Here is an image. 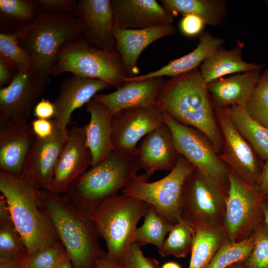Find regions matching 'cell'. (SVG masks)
<instances>
[{"mask_svg": "<svg viewBox=\"0 0 268 268\" xmlns=\"http://www.w3.org/2000/svg\"><path fill=\"white\" fill-rule=\"evenodd\" d=\"M155 104L178 122L194 128L204 134L216 152L222 150V139L207 83L200 70L165 80Z\"/></svg>", "mask_w": 268, "mask_h": 268, "instance_id": "cell-1", "label": "cell"}, {"mask_svg": "<svg viewBox=\"0 0 268 268\" xmlns=\"http://www.w3.org/2000/svg\"><path fill=\"white\" fill-rule=\"evenodd\" d=\"M44 208L51 219L60 241L73 268H94L104 256L99 243L100 234L89 211L66 196L41 190Z\"/></svg>", "mask_w": 268, "mask_h": 268, "instance_id": "cell-2", "label": "cell"}, {"mask_svg": "<svg viewBox=\"0 0 268 268\" xmlns=\"http://www.w3.org/2000/svg\"><path fill=\"white\" fill-rule=\"evenodd\" d=\"M41 191L27 174L16 175L0 170V194L6 200L29 255L60 241L44 208Z\"/></svg>", "mask_w": 268, "mask_h": 268, "instance_id": "cell-3", "label": "cell"}, {"mask_svg": "<svg viewBox=\"0 0 268 268\" xmlns=\"http://www.w3.org/2000/svg\"><path fill=\"white\" fill-rule=\"evenodd\" d=\"M84 29V22L78 17L68 13L42 11L32 22L20 29L19 44L29 57L33 75L45 84L49 83L60 49L82 35Z\"/></svg>", "mask_w": 268, "mask_h": 268, "instance_id": "cell-4", "label": "cell"}, {"mask_svg": "<svg viewBox=\"0 0 268 268\" xmlns=\"http://www.w3.org/2000/svg\"><path fill=\"white\" fill-rule=\"evenodd\" d=\"M140 169L135 154L114 150L75 180L65 196L76 206L89 211L127 186Z\"/></svg>", "mask_w": 268, "mask_h": 268, "instance_id": "cell-5", "label": "cell"}, {"mask_svg": "<svg viewBox=\"0 0 268 268\" xmlns=\"http://www.w3.org/2000/svg\"><path fill=\"white\" fill-rule=\"evenodd\" d=\"M150 206L134 197L117 194L88 211L100 237L106 242L109 258L118 262L134 243L138 222Z\"/></svg>", "mask_w": 268, "mask_h": 268, "instance_id": "cell-6", "label": "cell"}, {"mask_svg": "<svg viewBox=\"0 0 268 268\" xmlns=\"http://www.w3.org/2000/svg\"><path fill=\"white\" fill-rule=\"evenodd\" d=\"M64 72L103 80L117 89L128 77L120 54L96 49L90 45L82 35L64 45L50 75Z\"/></svg>", "mask_w": 268, "mask_h": 268, "instance_id": "cell-7", "label": "cell"}, {"mask_svg": "<svg viewBox=\"0 0 268 268\" xmlns=\"http://www.w3.org/2000/svg\"><path fill=\"white\" fill-rule=\"evenodd\" d=\"M194 169L188 160L179 155L174 168L163 178L148 182L150 175H137L121 192L148 203L159 214L175 224L182 217L181 195L183 185Z\"/></svg>", "mask_w": 268, "mask_h": 268, "instance_id": "cell-8", "label": "cell"}, {"mask_svg": "<svg viewBox=\"0 0 268 268\" xmlns=\"http://www.w3.org/2000/svg\"><path fill=\"white\" fill-rule=\"evenodd\" d=\"M162 111L164 123L171 132L176 150L207 181L218 187H228V168L213 145L201 132L182 124Z\"/></svg>", "mask_w": 268, "mask_h": 268, "instance_id": "cell-9", "label": "cell"}, {"mask_svg": "<svg viewBox=\"0 0 268 268\" xmlns=\"http://www.w3.org/2000/svg\"><path fill=\"white\" fill-rule=\"evenodd\" d=\"M228 178L224 225L229 240L239 242L249 238L264 220L265 198L256 186L244 182L229 168Z\"/></svg>", "mask_w": 268, "mask_h": 268, "instance_id": "cell-10", "label": "cell"}, {"mask_svg": "<svg viewBox=\"0 0 268 268\" xmlns=\"http://www.w3.org/2000/svg\"><path fill=\"white\" fill-rule=\"evenodd\" d=\"M228 188L213 185L194 169L182 189V217L193 226L224 225Z\"/></svg>", "mask_w": 268, "mask_h": 268, "instance_id": "cell-11", "label": "cell"}, {"mask_svg": "<svg viewBox=\"0 0 268 268\" xmlns=\"http://www.w3.org/2000/svg\"><path fill=\"white\" fill-rule=\"evenodd\" d=\"M214 108L222 139V150L219 154L220 159L244 182L256 186L265 161L235 127L228 107Z\"/></svg>", "mask_w": 268, "mask_h": 268, "instance_id": "cell-12", "label": "cell"}, {"mask_svg": "<svg viewBox=\"0 0 268 268\" xmlns=\"http://www.w3.org/2000/svg\"><path fill=\"white\" fill-rule=\"evenodd\" d=\"M164 123L162 111L156 105L120 111L112 117V143L115 151L136 153L138 142Z\"/></svg>", "mask_w": 268, "mask_h": 268, "instance_id": "cell-13", "label": "cell"}, {"mask_svg": "<svg viewBox=\"0 0 268 268\" xmlns=\"http://www.w3.org/2000/svg\"><path fill=\"white\" fill-rule=\"evenodd\" d=\"M92 157L86 140L85 125L74 126L57 162L52 182L47 190L65 194L71 184L91 166Z\"/></svg>", "mask_w": 268, "mask_h": 268, "instance_id": "cell-14", "label": "cell"}, {"mask_svg": "<svg viewBox=\"0 0 268 268\" xmlns=\"http://www.w3.org/2000/svg\"><path fill=\"white\" fill-rule=\"evenodd\" d=\"M46 86L30 68L18 69L10 84L0 89V128L12 119H27Z\"/></svg>", "mask_w": 268, "mask_h": 268, "instance_id": "cell-15", "label": "cell"}, {"mask_svg": "<svg viewBox=\"0 0 268 268\" xmlns=\"http://www.w3.org/2000/svg\"><path fill=\"white\" fill-rule=\"evenodd\" d=\"M55 122V130L51 136L46 138L34 136L23 171L40 190H47L50 186L57 162L68 138L67 129Z\"/></svg>", "mask_w": 268, "mask_h": 268, "instance_id": "cell-16", "label": "cell"}, {"mask_svg": "<svg viewBox=\"0 0 268 268\" xmlns=\"http://www.w3.org/2000/svg\"><path fill=\"white\" fill-rule=\"evenodd\" d=\"M74 12L84 22L82 35L90 45L101 50L116 51L111 0H80Z\"/></svg>", "mask_w": 268, "mask_h": 268, "instance_id": "cell-17", "label": "cell"}, {"mask_svg": "<svg viewBox=\"0 0 268 268\" xmlns=\"http://www.w3.org/2000/svg\"><path fill=\"white\" fill-rule=\"evenodd\" d=\"M34 137L26 119H12L0 128V170L22 175Z\"/></svg>", "mask_w": 268, "mask_h": 268, "instance_id": "cell-18", "label": "cell"}, {"mask_svg": "<svg viewBox=\"0 0 268 268\" xmlns=\"http://www.w3.org/2000/svg\"><path fill=\"white\" fill-rule=\"evenodd\" d=\"M114 27L139 29L172 24L174 16L155 0H112Z\"/></svg>", "mask_w": 268, "mask_h": 268, "instance_id": "cell-19", "label": "cell"}, {"mask_svg": "<svg viewBox=\"0 0 268 268\" xmlns=\"http://www.w3.org/2000/svg\"><path fill=\"white\" fill-rule=\"evenodd\" d=\"M112 87L107 82L73 74L61 82L58 96L53 101L56 114L53 119L67 129L72 113L86 105L97 93Z\"/></svg>", "mask_w": 268, "mask_h": 268, "instance_id": "cell-20", "label": "cell"}, {"mask_svg": "<svg viewBox=\"0 0 268 268\" xmlns=\"http://www.w3.org/2000/svg\"><path fill=\"white\" fill-rule=\"evenodd\" d=\"M176 31L172 24L139 29H121L114 27L116 51L121 56L128 77L138 75L137 61L142 51L154 41L174 34Z\"/></svg>", "mask_w": 268, "mask_h": 268, "instance_id": "cell-21", "label": "cell"}, {"mask_svg": "<svg viewBox=\"0 0 268 268\" xmlns=\"http://www.w3.org/2000/svg\"><path fill=\"white\" fill-rule=\"evenodd\" d=\"M135 155L140 169L147 175L151 176L159 171H170L179 154L168 126L164 123L145 135L137 145Z\"/></svg>", "mask_w": 268, "mask_h": 268, "instance_id": "cell-22", "label": "cell"}, {"mask_svg": "<svg viewBox=\"0 0 268 268\" xmlns=\"http://www.w3.org/2000/svg\"><path fill=\"white\" fill-rule=\"evenodd\" d=\"M165 80L154 77L124 84L115 91L97 94L93 99L104 105L113 116L124 109L156 105L155 101Z\"/></svg>", "mask_w": 268, "mask_h": 268, "instance_id": "cell-23", "label": "cell"}, {"mask_svg": "<svg viewBox=\"0 0 268 268\" xmlns=\"http://www.w3.org/2000/svg\"><path fill=\"white\" fill-rule=\"evenodd\" d=\"M262 69L238 73L227 78H220L207 84L214 107L246 106L256 86Z\"/></svg>", "mask_w": 268, "mask_h": 268, "instance_id": "cell-24", "label": "cell"}, {"mask_svg": "<svg viewBox=\"0 0 268 268\" xmlns=\"http://www.w3.org/2000/svg\"><path fill=\"white\" fill-rule=\"evenodd\" d=\"M86 109L90 114L89 122L85 125L86 140L93 166L114 150L112 139L113 116L104 105L93 99L86 104Z\"/></svg>", "mask_w": 268, "mask_h": 268, "instance_id": "cell-25", "label": "cell"}, {"mask_svg": "<svg viewBox=\"0 0 268 268\" xmlns=\"http://www.w3.org/2000/svg\"><path fill=\"white\" fill-rule=\"evenodd\" d=\"M197 47L189 54L170 61L168 64L155 71L126 78L123 80V83L164 76L173 77L187 73L197 68L202 62L222 47L225 42L222 38L213 36L208 32L201 33Z\"/></svg>", "mask_w": 268, "mask_h": 268, "instance_id": "cell-26", "label": "cell"}, {"mask_svg": "<svg viewBox=\"0 0 268 268\" xmlns=\"http://www.w3.org/2000/svg\"><path fill=\"white\" fill-rule=\"evenodd\" d=\"M244 43L237 41L236 46L227 50L222 47L203 61L200 71L207 84L229 74L262 69L264 65L248 63L242 59Z\"/></svg>", "mask_w": 268, "mask_h": 268, "instance_id": "cell-27", "label": "cell"}, {"mask_svg": "<svg viewBox=\"0 0 268 268\" xmlns=\"http://www.w3.org/2000/svg\"><path fill=\"white\" fill-rule=\"evenodd\" d=\"M195 235L189 268H205L220 247L228 239L224 225L193 226Z\"/></svg>", "mask_w": 268, "mask_h": 268, "instance_id": "cell-28", "label": "cell"}, {"mask_svg": "<svg viewBox=\"0 0 268 268\" xmlns=\"http://www.w3.org/2000/svg\"><path fill=\"white\" fill-rule=\"evenodd\" d=\"M162 6L168 12L186 15L193 14L201 18L205 24L220 25L228 13L226 2L223 0H162Z\"/></svg>", "mask_w": 268, "mask_h": 268, "instance_id": "cell-29", "label": "cell"}, {"mask_svg": "<svg viewBox=\"0 0 268 268\" xmlns=\"http://www.w3.org/2000/svg\"><path fill=\"white\" fill-rule=\"evenodd\" d=\"M235 127L264 161L268 160V127L253 118L246 108L239 106L228 107Z\"/></svg>", "mask_w": 268, "mask_h": 268, "instance_id": "cell-30", "label": "cell"}, {"mask_svg": "<svg viewBox=\"0 0 268 268\" xmlns=\"http://www.w3.org/2000/svg\"><path fill=\"white\" fill-rule=\"evenodd\" d=\"M29 254L12 219L7 202L0 195V263Z\"/></svg>", "mask_w": 268, "mask_h": 268, "instance_id": "cell-31", "label": "cell"}, {"mask_svg": "<svg viewBox=\"0 0 268 268\" xmlns=\"http://www.w3.org/2000/svg\"><path fill=\"white\" fill-rule=\"evenodd\" d=\"M37 2L28 0H0V24L4 32L19 30L32 22L42 11Z\"/></svg>", "mask_w": 268, "mask_h": 268, "instance_id": "cell-32", "label": "cell"}, {"mask_svg": "<svg viewBox=\"0 0 268 268\" xmlns=\"http://www.w3.org/2000/svg\"><path fill=\"white\" fill-rule=\"evenodd\" d=\"M173 225L150 205L144 216L143 224L135 231L133 242L140 246L152 244L159 249Z\"/></svg>", "mask_w": 268, "mask_h": 268, "instance_id": "cell-33", "label": "cell"}, {"mask_svg": "<svg viewBox=\"0 0 268 268\" xmlns=\"http://www.w3.org/2000/svg\"><path fill=\"white\" fill-rule=\"evenodd\" d=\"M195 230L192 224L184 217L174 224L161 247L158 249L163 257L173 256L184 258L191 252Z\"/></svg>", "mask_w": 268, "mask_h": 268, "instance_id": "cell-34", "label": "cell"}, {"mask_svg": "<svg viewBox=\"0 0 268 268\" xmlns=\"http://www.w3.org/2000/svg\"><path fill=\"white\" fill-rule=\"evenodd\" d=\"M254 245L252 238L239 242L227 239L219 248L205 268H226L234 264L244 262Z\"/></svg>", "mask_w": 268, "mask_h": 268, "instance_id": "cell-35", "label": "cell"}, {"mask_svg": "<svg viewBox=\"0 0 268 268\" xmlns=\"http://www.w3.org/2000/svg\"><path fill=\"white\" fill-rule=\"evenodd\" d=\"M246 108L253 118L268 127V67L261 73Z\"/></svg>", "mask_w": 268, "mask_h": 268, "instance_id": "cell-36", "label": "cell"}, {"mask_svg": "<svg viewBox=\"0 0 268 268\" xmlns=\"http://www.w3.org/2000/svg\"><path fill=\"white\" fill-rule=\"evenodd\" d=\"M19 31L0 33V58L15 65L18 69L31 67L27 53L19 44Z\"/></svg>", "mask_w": 268, "mask_h": 268, "instance_id": "cell-37", "label": "cell"}, {"mask_svg": "<svg viewBox=\"0 0 268 268\" xmlns=\"http://www.w3.org/2000/svg\"><path fill=\"white\" fill-rule=\"evenodd\" d=\"M250 236L254 245L249 256L242 262L245 268H268V225L264 220Z\"/></svg>", "mask_w": 268, "mask_h": 268, "instance_id": "cell-38", "label": "cell"}, {"mask_svg": "<svg viewBox=\"0 0 268 268\" xmlns=\"http://www.w3.org/2000/svg\"><path fill=\"white\" fill-rule=\"evenodd\" d=\"M67 255L59 241L29 255L28 268H59Z\"/></svg>", "mask_w": 268, "mask_h": 268, "instance_id": "cell-39", "label": "cell"}, {"mask_svg": "<svg viewBox=\"0 0 268 268\" xmlns=\"http://www.w3.org/2000/svg\"><path fill=\"white\" fill-rule=\"evenodd\" d=\"M118 263L122 268H159L158 261L145 257L136 243L132 244Z\"/></svg>", "mask_w": 268, "mask_h": 268, "instance_id": "cell-40", "label": "cell"}, {"mask_svg": "<svg viewBox=\"0 0 268 268\" xmlns=\"http://www.w3.org/2000/svg\"><path fill=\"white\" fill-rule=\"evenodd\" d=\"M42 11L49 14L69 13L74 11L77 1L74 0H39Z\"/></svg>", "mask_w": 268, "mask_h": 268, "instance_id": "cell-41", "label": "cell"}, {"mask_svg": "<svg viewBox=\"0 0 268 268\" xmlns=\"http://www.w3.org/2000/svg\"><path fill=\"white\" fill-rule=\"evenodd\" d=\"M205 23L200 17L193 14L184 15L180 23L181 32L188 36L201 33Z\"/></svg>", "mask_w": 268, "mask_h": 268, "instance_id": "cell-42", "label": "cell"}, {"mask_svg": "<svg viewBox=\"0 0 268 268\" xmlns=\"http://www.w3.org/2000/svg\"><path fill=\"white\" fill-rule=\"evenodd\" d=\"M33 133L35 137L46 138L51 136L55 130L54 119H36L31 123Z\"/></svg>", "mask_w": 268, "mask_h": 268, "instance_id": "cell-43", "label": "cell"}, {"mask_svg": "<svg viewBox=\"0 0 268 268\" xmlns=\"http://www.w3.org/2000/svg\"><path fill=\"white\" fill-rule=\"evenodd\" d=\"M33 111L36 119L51 120L54 118L56 114L53 102L45 98H42L36 103Z\"/></svg>", "mask_w": 268, "mask_h": 268, "instance_id": "cell-44", "label": "cell"}, {"mask_svg": "<svg viewBox=\"0 0 268 268\" xmlns=\"http://www.w3.org/2000/svg\"><path fill=\"white\" fill-rule=\"evenodd\" d=\"M17 67L13 64L0 58V86L8 85L14 77Z\"/></svg>", "mask_w": 268, "mask_h": 268, "instance_id": "cell-45", "label": "cell"}, {"mask_svg": "<svg viewBox=\"0 0 268 268\" xmlns=\"http://www.w3.org/2000/svg\"><path fill=\"white\" fill-rule=\"evenodd\" d=\"M256 187L263 197L265 198L268 196V160L264 162L262 172Z\"/></svg>", "mask_w": 268, "mask_h": 268, "instance_id": "cell-46", "label": "cell"}, {"mask_svg": "<svg viewBox=\"0 0 268 268\" xmlns=\"http://www.w3.org/2000/svg\"><path fill=\"white\" fill-rule=\"evenodd\" d=\"M29 254L0 263V268H28Z\"/></svg>", "mask_w": 268, "mask_h": 268, "instance_id": "cell-47", "label": "cell"}, {"mask_svg": "<svg viewBox=\"0 0 268 268\" xmlns=\"http://www.w3.org/2000/svg\"><path fill=\"white\" fill-rule=\"evenodd\" d=\"M94 268H122L118 263L109 258L106 254L99 259Z\"/></svg>", "mask_w": 268, "mask_h": 268, "instance_id": "cell-48", "label": "cell"}, {"mask_svg": "<svg viewBox=\"0 0 268 268\" xmlns=\"http://www.w3.org/2000/svg\"><path fill=\"white\" fill-rule=\"evenodd\" d=\"M72 267L71 262L67 254L61 263L59 268H72Z\"/></svg>", "mask_w": 268, "mask_h": 268, "instance_id": "cell-49", "label": "cell"}, {"mask_svg": "<svg viewBox=\"0 0 268 268\" xmlns=\"http://www.w3.org/2000/svg\"><path fill=\"white\" fill-rule=\"evenodd\" d=\"M264 220L268 225V201L265 199L263 204Z\"/></svg>", "mask_w": 268, "mask_h": 268, "instance_id": "cell-50", "label": "cell"}, {"mask_svg": "<svg viewBox=\"0 0 268 268\" xmlns=\"http://www.w3.org/2000/svg\"><path fill=\"white\" fill-rule=\"evenodd\" d=\"M161 268H182L177 263L174 262H168L164 264Z\"/></svg>", "mask_w": 268, "mask_h": 268, "instance_id": "cell-51", "label": "cell"}, {"mask_svg": "<svg viewBox=\"0 0 268 268\" xmlns=\"http://www.w3.org/2000/svg\"><path fill=\"white\" fill-rule=\"evenodd\" d=\"M226 268H245L242 262L234 264Z\"/></svg>", "mask_w": 268, "mask_h": 268, "instance_id": "cell-52", "label": "cell"}, {"mask_svg": "<svg viewBox=\"0 0 268 268\" xmlns=\"http://www.w3.org/2000/svg\"><path fill=\"white\" fill-rule=\"evenodd\" d=\"M265 198L266 200L268 201V196H266Z\"/></svg>", "mask_w": 268, "mask_h": 268, "instance_id": "cell-53", "label": "cell"}]
</instances>
